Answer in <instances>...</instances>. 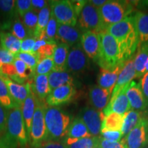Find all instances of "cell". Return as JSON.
Returning a JSON list of instances; mask_svg holds the SVG:
<instances>
[{"label":"cell","mask_w":148,"mask_h":148,"mask_svg":"<svg viewBox=\"0 0 148 148\" xmlns=\"http://www.w3.org/2000/svg\"><path fill=\"white\" fill-rule=\"evenodd\" d=\"M82 32L77 27L59 24L57 30V40L66 44L69 47L80 42Z\"/></svg>","instance_id":"obj_18"},{"label":"cell","mask_w":148,"mask_h":148,"mask_svg":"<svg viewBox=\"0 0 148 148\" xmlns=\"http://www.w3.org/2000/svg\"><path fill=\"white\" fill-rule=\"evenodd\" d=\"M88 1L90 4H92L95 8H97L98 10L107 2V1H106V0H90V1Z\"/></svg>","instance_id":"obj_52"},{"label":"cell","mask_w":148,"mask_h":148,"mask_svg":"<svg viewBox=\"0 0 148 148\" xmlns=\"http://www.w3.org/2000/svg\"><path fill=\"white\" fill-rule=\"evenodd\" d=\"M40 148H67L61 140H47Z\"/></svg>","instance_id":"obj_50"},{"label":"cell","mask_w":148,"mask_h":148,"mask_svg":"<svg viewBox=\"0 0 148 148\" xmlns=\"http://www.w3.org/2000/svg\"><path fill=\"white\" fill-rule=\"evenodd\" d=\"M133 17L140 42H148V13L137 12Z\"/></svg>","instance_id":"obj_31"},{"label":"cell","mask_w":148,"mask_h":148,"mask_svg":"<svg viewBox=\"0 0 148 148\" xmlns=\"http://www.w3.org/2000/svg\"><path fill=\"white\" fill-rule=\"evenodd\" d=\"M71 120V116L61 108L45 106V121L47 140H60L65 137Z\"/></svg>","instance_id":"obj_3"},{"label":"cell","mask_w":148,"mask_h":148,"mask_svg":"<svg viewBox=\"0 0 148 148\" xmlns=\"http://www.w3.org/2000/svg\"><path fill=\"white\" fill-rule=\"evenodd\" d=\"M45 105L37 99L29 134V142L34 148H40L42 144L47 140V131L45 121Z\"/></svg>","instance_id":"obj_6"},{"label":"cell","mask_w":148,"mask_h":148,"mask_svg":"<svg viewBox=\"0 0 148 148\" xmlns=\"http://www.w3.org/2000/svg\"><path fill=\"white\" fill-rule=\"evenodd\" d=\"M53 70L52 57H48L39 60L35 69V75H48Z\"/></svg>","instance_id":"obj_37"},{"label":"cell","mask_w":148,"mask_h":148,"mask_svg":"<svg viewBox=\"0 0 148 148\" xmlns=\"http://www.w3.org/2000/svg\"><path fill=\"white\" fill-rule=\"evenodd\" d=\"M8 29H10L11 34L20 40H23L27 38H32L30 34H29L28 31L24 26L23 22L20 21L17 18H14L12 21Z\"/></svg>","instance_id":"obj_34"},{"label":"cell","mask_w":148,"mask_h":148,"mask_svg":"<svg viewBox=\"0 0 148 148\" xmlns=\"http://www.w3.org/2000/svg\"><path fill=\"white\" fill-rule=\"evenodd\" d=\"M0 12L5 16L7 21L3 23L4 29H8L10 23L17 15L16 1L14 0H0Z\"/></svg>","instance_id":"obj_32"},{"label":"cell","mask_w":148,"mask_h":148,"mask_svg":"<svg viewBox=\"0 0 148 148\" xmlns=\"http://www.w3.org/2000/svg\"><path fill=\"white\" fill-rule=\"evenodd\" d=\"M80 118L87 127L92 136H98L101 132V126L105 115L92 107L85 106L79 112Z\"/></svg>","instance_id":"obj_11"},{"label":"cell","mask_w":148,"mask_h":148,"mask_svg":"<svg viewBox=\"0 0 148 148\" xmlns=\"http://www.w3.org/2000/svg\"><path fill=\"white\" fill-rule=\"evenodd\" d=\"M49 3L38 14V21L34 33V38L36 40L43 39L44 38L46 27L51 16V7Z\"/></svg>","instance_id":"obj_28"},{"label":"cell","mask_w":148,"mask_h":148,"mask_svg":"<svg viewBox=\"0 0 148 148\" xmlns=\"http://www.w3.org/2000/svg\"><path fill=\"white\" fill-rule=\"evenodd\" d=\"M5 132L16 140L21 147H27L29 143V138L21 107H16L8 110L7 126Z\"/></svg>","instance_id":"obj_5"},{"label":"cell","mask_w":148,"mask_h":148,"mask_svg":"<svg viewBox=\"0 0 148 148\" xmlns=\"http://www.w3.org/2000/svg\"><path fill=\"white\" fill-rule=\"evenodd\" d=\"M112 92L109 90L99 86L93 85L89 88L88 100L92 108L99 112H102L103 109L108 106L110 100Z\"/></svg>","instance_id":"obj_17"},{"label":"cell","mask_w":148,"mask_h":148,"mask_svg":"<svg viewBox=\"0 0 148 148\" xmlns=\"http://www.w3.org/2000/svg\"><path fill=\"white\" fill-rule=\"evenodd\" d=\"M134 78H136V71L134 67V55L125 62L124 65L118 77L111 97H114L117 95L122 89L130 85Z\"/></svg>","instance_id":"obj_14"},{"label":"cell","mask_w":148,"mask_h":148,"mask_svg":"<svg viewBox=\"0 0 148 148\" xmlns=\"http://www.w3.org/2000/svg\"><path fill=\"white\" fill-rule=\"evenodd\" d=\"M49 1L45 0H31L32 3V10L38 14V12L44 8L47 4H49Z\"/></svg>","instance_id":"obj_49"},{"label":"cell","mask_w":148,"mask_h":148,"mask_svg":"<svg viewBox=\"0 0 148 148\" xmlns=\"http://www.w3.org/2000/svg\"><path fill=\"white\" fill-rule=\"evenodd\" d=\"M101 43V53L98 65L108 71H112L126 61L116 40L110 34L103 31L99 34Z\"/></svg>","instance_id":"obj_2"},{"label":"cell","mask_w":148,"mask_h":148,"mask_svg":"<svg viewBox=\"0 0 148 148\" xmlns=\"http://www.w3.org/2000/svg\"><path fill=\"white\" fill-rule=\"evenodd\" d=\"M36 40L34 38H27L21 40V52L32 53Z\"/></svg>","instance_id":"obj_46"},{"label":"cell","mask_w":148,"mask_h":148,"mask_svg":"<svg viewBox=\"0 0 148 148\" xmlns=\"http://www.w3.org/2000/svg\"><path fill=\"white\" fill-rule=\"evenodd\" d=\"M101 138L108 141H119L121 140L123 135L121 131H106L101 132Z\"/></svg>","instance_id":"obj_45"},{"label":"cell","mask_w":148,"mask_h":148,"mask_svg":"<svg viewBox=\"0 0 148 148\" xmlns=\"http://www.w3.org/2000/svg\"><path fill=\"white\" fill-rule=\"evenodd\" d=\"M8 110L0 104V136L6 130Z\"/></svg>","instance_id":"obj_47"},{"label":"cell","mask_w":148,"mask_h":148,"mask_svg":"<svg viewBox=\"0 0 148 148\" xmlns=\"http://www.w3.org/2000/svg\"><path fill=\"white\" fill-rule=\"evenodd\" d=\"M0 48H1V47H0Z\"/></svg>","instance_id":"obj_57"},{"label":"cell","mask_w":148,"mask_h":148,"mask_svg":"<svg viewBox=\"0 0 148 148\" xmlns=\"http://www.w3.org/2000/svg\"><path fill=\"white\" fill-rule=\"evenodd\" d=\"M91 148H100L99 147V146H95V147H91Z\"/></svg>","instance_id":"obj_55"},{"label":"cell","mask_w":148,"mask_h":148,"mask_svg":"<svg viewBox=\"0 0 148 148\" xmlns=\"http://www.w3.org/2000/svg\"><path fill=\"white\" fill-rule=\"evenodd\" d=\"M80 45L88 58L97 63L101 53V43L99 34L90 31L82 32L80 38Z\"/></svg>","instance_id":"obj_12"},{"label":"cell","mask_w":148,"mask_h":148,"mask_svg":"<svg viewBox=\"0 0 148 148\" xmlns=\"http://www.w3.org/2000/svg\"><path fill=\"white\" fill-rule=\"evenodd\" d=\"M144 4H146L148 6V1H143Z\"/></svg>","instance_id":"obj_54"},{"label":"cell","mask_w":148,"mask_h":148,"mask_svg":"<svg viewBox=\"0 0 148 148\" xmlns=\"http://www.w3.org/2000/svg\"><path fill=\"white\" fill-rule=\"evenodd\" d=\"M124 114L111 112L105 116L101 126V132L106 131H121L123 124ZM100 132V133H101Z\"/></svg>","instance_id":"obj_29"},{"label":"cell","mask_w":148,"mask_h":148,"mask_svg":"<svg viewBox=\"0 0 148 148\" xmlns=\"http://www.w3.org/2000/svg\"><path fill=\"white\" fill-rule=\"evenodd\" d=\"M90 136H92L82 119L80 117H76L70 124L65 137L74 138V139H80V138L90 137Z\"/></svg>","instance_id":"obj_27"},{"label":"cell","mask_w":148,"mask_h":148,"mask_svg":"<svg viewBox=\"0 0 148 148\" xmlns=\"http://www.w3.org/2000/svg\"><path fill=\"white\" fill-rule=\"evenodd\" d=\"M71 3L75 14H76L77 17H78L79 14L81 12V11H82L83 7L84 6L85 3H86V1H71Z\"/></svg>","instance_id":"obj_51"},{"label":"cell","mask_w":148,"mask_h":148,"mask_svg":"<svg viewBox=\"0 0 148 148\" xmlns=\"http://www.w3.org/2000/svg\"><path fill=\"white\" fill-rule=\"evenodd\" d=\"M124 64L117 66L115 69L112 71L100 69V71L97 76L98 86L112 92L120 72Z\"/></svg>","instance_id":"obj_20"},{"label":"cell","mask_w":148,"mask_h":148,"mask_svg":"<svg viewBox=\"0 0 148 148\" xmlns=\"http://www.w3.org/2000/svg\"><path fill=\"white\" fill-rule=\"evenodd\" d=\"M15 60V56L8 50L0 48V66L3 64H12Z\"/></svg>","instance_id":"obj_44"},{"label":"cell","mask_w":148,"mask_h":148,"mask_svg":"<svg viewBox=\"0 0 148 148\" xmlns=\"http://www.w3.org/2000/svg\"><path fill=\"white\" fill-rule=\"evenodd\" d=\"M76 94L74 85H64L52 90L45 99L48 106L58 107L71 101Z\"/></svg>","instance_id":"obj_13"},{"label":"cell","mask_w":148,"mask_h":148,"mask_svg":"<svg viewBox=\"0 0 148 148\" xmlns=\"http://www.w3.org/2000/svg\"><path fill=\"white\" fill-rule=\"evenodd\" d=\"M147 114L145 112H140L134 110H130L124 114L123 117V124L122 127L121 133L123 136H125L128 133L133 130L136 125L139 123L144 116Z\"/></svg>","instance_id":"obj_25"},{"label":"cell","mask_w":148,"mask_h":148,"mask_svg":"<svg viewBox=\"0 0 148 148\" xmlns=\"http://www.w3.org/2000/svg\"><path fill=\"white\" fill-rule=\"evenodd\" d=\"M89 66V58L82 49L80 42L70 48L65 71L78 74L86 71Z\"/></svg>","instance_id":"obj_9"},{"label":"cell","mask_w":148,"mask_h":148,"mask_svg":"<svg viewBox=\"0 0 148 148\" xmlns=\"http://www.w3.org/2000/svg\"><path fill=\"white\" fill-rule=\"evenodd\" d=\"M77 27L82 32H93L97 34L105 31L99 10L86 1L77 17Z\"/></svg>","instance_id":"obj_7"},{"label":"cell","mask_w":148,"mask_h":148,"mask_svg":"<svg viewBox=\"0 0 148 148\" xmlns=\"http://www.w3.org/2000/svg\"><path fill=\"white\" fill-rule=\"evenodd\" d=\"M70 47L66 44L59 42L57 44L56 49L53 55V71H65Z\"/></svg>","instance_id":"obj_26"},{"label":"cell","mask_w":148,"mask_h":148,"mask_svg":"<svg viewBox=\"0 0 148 148\" xmlns=\"http://www.w3.org/2000/svg\"><path fill=\"white\" fill-rule=\"evenodd\" d=\"M99 136H90L78 139L67 148H91L99 145Z\"/></svg>","instance_id":"obj_38"},{"label":"cell","mask_w":148,"mask_h":148,"mask_svg":"<svg viewBox=\"0 0 148 148\" xmlns=\"http://www.w3.org/2000/svg\"><path fill=\"white\" fill-rule=\"evenodd\" d=\"M1 47L8 50L15 56L21 52V40L18 39L10 32L0 33Z\"/></svg>","instance_id":"obj_30"},{"label":"cell","mask_w":148,"mask_h":148,"mask_svg":"<svg viewBox=\"0 0 148 148\" xmlns=\"http://www.w3.org/2000/svg\"><path fill=\"white\" fill-rule=\"evenodd\" d=\"M105 31L117 42L125 60L134 55L140 40L133 16H127L123 21L108 26Z\"/></svg>","instance_id":"obj_1"},{"label":"cell","mask_w":148,"mask_h":148,"mask_svg":"<svg viewBox=\"0 0 148 148\" xmlns=\"http://www.w3.org/2000/svg\"><path fill=\"white\" fill-rule=\"evenodd\" d=\"M16 9L18 16L23 18L25 13L32 9L31 0H17L16 1Z\"/></svg>","instance_id":"obj_42"},{"label":"cell","mask_w":148,"mask_h":148,"mask_svg":"<svg viewBox=\"0 0 148 148\" xmlns=\"http://www.w3.org/2000/svg\"><path fill=\"white\" fill-rule=\"evenodd\" d=\"M15 58L23 61L24 63L34 72L37 64L39 62V58H38V56L34 54V53L20 52L15 55Z\"/></svg>","instance_id":"obj_39"},{"label":"cell","mask_w":148,"mask_h":148,"mask_svg":"<svg viewBox=\"0 0 148 148\" xmlns=\"http://www.w3.org/2000/svg\"><path fill=\"white\" fill-rule=\"evenodd\" d=\"M37 21H38V13L32 9L23 16L22 22L32 38H34V33L36 27Z\"/></svg>","instance_id":"obj_35"},{"label":"cell","mask_w":148,"mask_h":148,"mask_svg":"<svg viewBox=\"0 0 148 148\" xmlns=\"http://www.w3.org/2000/svg\"><path fill=\"white\" fill-rule=\"evenodd\" d=\"M0 104L8 110L16 107H20L12 99L9 93L8 87L1 75H0Z\"/></svg>","instance_id":"obj_33"},{"label":"cell","mask_w":148,"mask_h":148,"mask_svg":"<svg viewBox=\"0 0 148 148\" xmlns=\"http://www.w3.org/2000/svg\"><path fill=\"white\" fill-rule=\"evenodd\" d=\"M1 76L6 84L9 93L12 97V99L17 103L18 106L21 107L28 95L29 88H30V83L27 82L25 84H21L16 83L8 77L3 76V75H1Z\"/></svg>","instance_id":"obj_19"},{"label":"cell","mask_w":148,"mask_h":148,"mask_svg":"<svg viewBox=\"0 0 148 148\" xmlns=\"http://www.w3.org/2000/svg\"><path fill=\"white\" fill-rule=\"evenodd\" d=\"M126 95L128 99L131 109L145 112L148 108V103L144 97L139 83L132 81L127 88Z\"/></svg>","instance_id":"obj_16"},{"label":"cell","mask_w":148,"mask_h":148,"mask_svg":"<svg viewBox=\"0 0 148 148\" xmlns=\"http://www.w3.org/2000/svg\"><path fill=\"white\" fill-rule=\"evenodd\" d=\"M32 80L30 86L36 97L40 101L45 100L51 91L48 82V75H35Z\"/></svg>","instance_id":"obj_22"},{"label":"cell","mask_w":148,"mask_h":148,"mask_svg":"<svg viewBox=\"0 0 148 148\" xmlns=\"http://www.w3.org/2000/svg\"><path fill=\"white\" fill-rule=\"evenodd\" d=\"M127 148H144L148 145V116H145L125 136Z\"/></svg>","instance_id":"obj_10"},{"label":"cell","mask_w":148,"mask_h":148,"mask_svg":"<svg viewBox=\"0 0 148 148\" xmlns=\"http://www.w3.org/2000/svg\"><path fill=\"white\" fill-rule=\"evenodd\" d=\"M48 82L51 90L64 85H74L73 76L66 71H52L48 75Z\"/></svg>","instance_id":"obj_24"},{"label":"cell","mask_w":148,"mask_h":148,"mask_svg":"<svg viewBox=\"0 0 148 148\" xmlns=\"http://www.w3.org/2000/svg\"><path fill=\"white\" fill-rule=\"evenodd\" d=\"M139 85L144 97L148 103V73L144 74L143 76L140 78Z\"/></svg>","instance_id":"obj_48"},{"label":"cell","mask_w":148,"mask_h":148,"mask_svg":"<svg viewBox=\"0 0 148 148\" xmlns=\"http://www.w3.org/2000/svg\"><path fill=\"white\" fill-rule=\"evenodd\" d=\"M98 146L100 148H127L125 138L119 140V141L112 142L103 139V138L99 136Z\"/></svg>","instance_id":"obj_41"},{"label":"cell","mask_w":148,"mask_h":148,"mask_svg":"<svg viewBox=\"0 0 148 148\" xmlns=\"http://www.w3.org/2000/svg\"><path fill=\"white\" fill-rule=\"evenodd\" d=\"M134 7L131 3L125 1H107L99 9L103 25L106 27L123 21L130 15Z\"/></svg>","instance_id":"obj_4"},{"label":"cell","mask_w":148,"mask_h":148,"mask_svg":"<svg viewBox=\"0 0 148 148\" xmlns=\"http://www.w3.org/2000/svg\"><path fill=\"white\" fill-rule=\"evenodd\" d=\"M36 101L37 99L36 96L33 92L30 86V88H29L28 95H27V98L25 99V101L21 106L22 114H23L24 123H25V127H26L28 138L29 132H30L31 125H32V118L34 116L35 108H36Z\"/></svg>","instance_id":"obj_21"},{"label":"cell","mask_w":148,"mask_h":148,"mask_svg":"<svg viewBox=\"0 0 148 148\" xmlns=\"http://www.w3.org/2000/svg\"><path fill=\"white\" fill-rule=\"evenodd\" d=\"M144 148H148V145H147V146H146V147H144Z\"/></svg>","instance_id":"obj_56"},{"label":"cell","mask_w":148,"mask_h":148,"mask_svg":"<svg viewBox=\"0 0 148 148\" xmlns=\"http://www.w3.org/2000/svg\"><path fill=\"white\" fill-rule=\"evenodd\" d=\"M57 44L58 43L56 42H49L46 45L42 46L36 53L38 56L39 60L48 57H53V53L56 49Z\"/></svg>","instance_id":"obj_40"},{"label":"cell","mask_w":148,"mask_h":148,"mask_svg":"<svg viewBox=\"0 0 148 148\" xmlns=\"http://www.w3.org/2000/svg\"><path fill=\"white\" fill-rule=\"evenodd\" d=\"M49 3L51 13L59 24L76 26L77 16L74 11L71 1L56 0L51 1Z\"/></svg>","instance_id":"obj_8"},{"label":"cell","mask_w":148,"mask_h":148,"mask_svg":"<svg viewBox=\"0 0 148 148\" xmlns=\"http://www.w3.org/2000/svg\"><path fill=\"white\" fill-rule=\"evenodd\" d=\"M148 73V60L147 61V62H146L145 66V73Z\"/></svg>","instance_id":"obj_53"},{"label":"cell","mask_w":148,"mask_h":148,"mask_svg":"<svg viewBox=\"0 0 148 148\" xmlns=\"http://www.w3.org/2000/svg\"><path fill=\"white\" fill-rule=\"evenodd\" d=\"M58 23L51 12V16L48 22L47 27H46L45 34H44L43 39H45L50 42L57 41V30H58Z\"/></svg>","instance_id":"obj_36"},{"label":"cell","mask_w":148,"mask_h":148,"mask_svg":"<svg viewBox=\"0 0 148 148\" xmlns=\"http://www.w3.org/2000/svg\"><path fill=\"white\" fill-rule=\"evenodd\" d=\"M128 86L129 85L122 89L114 97H111L108 106L102 111L105 116L108 115L111 112L124 114L131 110L130 105L126 95V90Z\"/></svg>","instance_id":"obj_15"},{"label":"cell","mask_w":148,"mask_h":148,"mask_svg":"<svg viewBox=\"0 0 148 148\" xmlns=\"http://www.w3.org/2000/svg\"><path fill=\"white\" fill-rule=\"evenodd\" d=\"M148 60V42H140L134 56L136 78H141L145 74V66Z\"/></svg>","instance_id":"obj_23"},{"label":"cell","mask_w":148,"mask_h":148,"mask_svg":"<svg viewBox=\"0 0 148 148\" xmlns=\"http://www.w3.org/2000/svg\"><path fill=\"white\" fill-rule=\"evenodd\" d=\"M18 142L4 132L0 136V148H17Z\"/></svg>","instance_id":"obj_43"}]
</instances>
